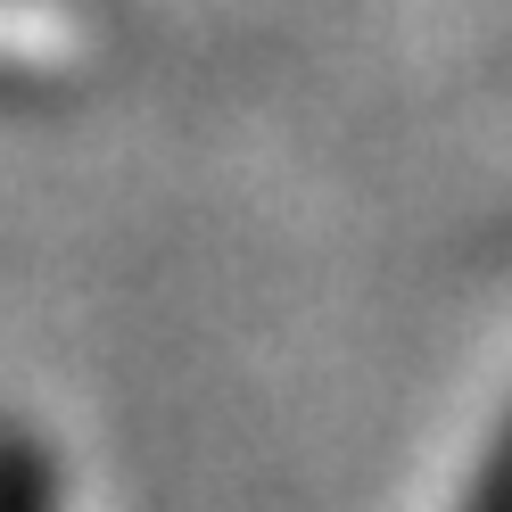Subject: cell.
<instances>
[{"label":"cell","instance_id":"obj_1","mask_svg":"<svg viewBox=\"0 0 512 512\" xmlns=\"http://www.w3.org/2000/svg\"><path fill=\"white\" fill-rule=\"evenodd\" d=\"M0 512H58V479L34 438H0Z\"/></svg>","mask_w":512,"mask_h":512}]
</instances>
